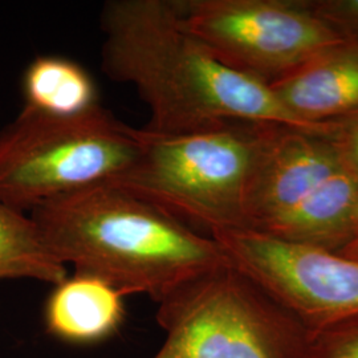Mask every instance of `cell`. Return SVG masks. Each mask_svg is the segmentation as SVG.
Returning a JSON list of instances; mask_svg holds the SVG:
<instances>
[{
  "instance_id": "7c38bea8",
  "label": "cell",
  "mask_w": 358,
  "mask_h": 358,
  "mask_svg": "<svg viewBox=\"0 0 358 358\" xmlns=\"http://www.w3.org/2000/svg\"><path fill=\"white\" fill-rule=\"evenodd\" d=\"M24 108L52 117H73L97 108L94 81L85 68L63 56H38L23 77Z\"/></svg>"
},
{
  "instance_id": "9c48e42d",
  "label": "cell",
  "mask_w": 358,
  "mask_h": 358,
  "mask_svg": "<svg viewBox=\"0 0 358 358\" xmlns=\"http://www.w3.org/2000/svg\"><path fill=\"white\" fill-rule=\"evenodd\" d=\"M300 121L321 127L358 112V50L343 43L269 84Z\"/></svg>"
},
{
  "instance_id": "ba28073f",
  "label": "cell",
  "mask_w": 358,
  "mask_h": 358,
  "mask_svg": "<svg viewBox=\"0 0 358 358\" xmlns=\"http://www.w3.org/2000/svg\"><path fill=\"white\" fill-rule=\"evenodd\" d=\"M343 169L327 137L263 124L247 199L250 229L285 214Z\"/></svg>"
},
{
  "instance_id": "7a4b0ae2",
  "label": "cell",
  "mask_w": 358,
  "mask_h": 358,
  "mask_svg": "<svg viewBox=\"0 0 358 358\" xmlns=\"http://www.w3.org/2000/svg\"><path fill=\"white\" fill-rule=\"evenodd\" d=\"M29 215L63 264L125 296L148 294L159 303L182 284L230 263L211 236L109 183L53 198Z\"/></svg>"
},
{
  "instance_id": "8fae6325",
  "label": "cell",
  "mask_w": 358,
  "mask_h": 358,
  "mask_svg": "<svg viewBox=\"0 0 358 358\" xmlns=\"http://www.w3.org/2000/svg\"><path fill=\"white\" fill-rule=\"evenodd\" d=\"M357 201L358 179L343 169L299 205L257 231L287 243L341 252L352 241Z\"/></svg>"
},
{
  "instance_id": "2e32d148",
  "label": "cell",
  "mask_w": 358,
  "mask_h": 358,
  "mask_svg": "<svg viewBox=\"0 0 358 358\" xmlns=\"http://www.w3.org/2000/svg\"><path fill=\"white\" fill-rule=\"evenodd\" d=\"M332 142L346 171L358 179V112L333 121Z\"/></svg>"
},
{
  "instance_id": "3957f363",
  "label": "cell",
  "mask_w": 358,
  "mask_h": 358,
  "mask_svg": "<svg viewBox=\"0 0 358 358\" xmlns=\"http://www.w3.org/2000/svg\"><path fill=\"white\" fill-rule=\"evenodd\" d=\"M263 124L230 121L179 134L141 129V152L109 185L210 236L250 229L247 199Z\"/></svg>"
},
{
  "instance_id": "8992f818",
  "label": "cell",
  "mask_w": 358,
  "mask_h": 358,
  "mask_svg": "<svg viewBox=\"0 0 358 358\" xmlns=\"http://www.w3.org/2000/svg\"><path fill=\"white\" fill-rule=\"evenodd\" d=\"M183 26L231 68L271 84L345 43L310 0H176Z\"/></svg>"
},
{
  "instance_id": "6da1fadb",
  "label": "cell",
  "mask_w": 358,
  "mask_h": 358,
  "mask_svg": "<svg viewBox=\"0 0 358 358\" xmlns=\"http://www.w3.org/2000/svg\"><path fill=\"white\" fill-rule=\"evenodd\" d=\"M103 66L148 105L146 130L179 134L230 121L272 124L328 137L296 118L271 85L236 71L183 26L176 0H112L103 6Z\"/></svg>"
},
{
  "instance_id": "e0dca14e",
  "label": "cell",
  "mask_w": 358,
  "mask_h": 358,
  "mask_svg": "<svg viewBox=\"0 0 358 358\" xmlns=\"http://www.w3.org/2000/svg\"><path fill=\"white\" fill-rule=\"evenodd\" d=\"M355 244H358V201L355 207V211H353V217H352V241L346 247L355 245Z\"/></svg>"
},
{
  "instance_id": "52a82bcc",
  "label": "cell",
  "mask_w": 358,
  "mask_h": 358,
  "mask_svg": "<svg viewBox=\"0 0 358 358\" xmlns=\"http://www.w3.org/2000/svg\"><path fill=\"white\" fill-rule=\"evenodd\" d=\"M231 264L306 324L309 331L358 316V260L287 243L252 229L211 235Z\"/></svg>"
},
{
  "instance_id": "4fadbf2b",
  "label": "cell",
  "mask_w": 358,
  "mask_h": 358,
  "mask_svg": "<svg viewBox=\"0 0 358 358\" xmlns=\"http://www.w3.org/2000/svg\"><path fill=\"white\" fill-rule=\"evenodd\" d=\"M66 267L45 242L31 215L0 203V280L34 279L63 282Z\"/></svg>"
},
{
  "instance_id": "9a60e30c",
  "label": "cell",
  "mask_w": 358,
  "mask_h": 358,
  "mask_svg": "<svg viewBox=\"0 0 358 358\" xmlns=\"http://www.w3.org/2000/svg\"><path fill=\"white\" fill-rule=\"evenodd\" d=\"M315 13L358 50V0H310Z\"/></svg>"
},
{
  "instance_id": "277c9868",
  "label": "cell",
  "mask_w": 358,
  "mask_h": 358,
  "mask_svg": "<svg viewBox=\"0 0 358 358\" xmlns=\"http://www.w3.org/2000/svg\"><path fill=\"white\" fill-rule=\"evenodd\" d=\"M141 129L101 105L52 117L23 108L0 131V203L31 211L53 198L112 183L141 152Z\"/></svg>"
},
{
  "instance_id": "30bf717a",
  "label": "cell",
  "mask_w": 358,
  "mask_h": 358,
  "mask_svg": "<svg viewBox=\"0 0 358 358\" xmlns=\"http://www.w3.org/2000/svg\"><path fill=\"white\" fill-rule=\"evenodd\" d=\"M125 294L103 279L75 272L55 285L44 308L47 332L75 345L97 344L125 320Z\"/></svg>"
},
{
  "instance_id": "5bb4252c",
  "label": "cell",
  "mask_w": 358,
  "mask_h": 358,
  "mask_svg": "<svg viewBox=\"0 0 358 358\" xmlns=\"http://www.w3.org/2000/svg\"><path fill=\"white\" fill-rule=\"evenodd\" d=\"M304 358H358V316L310 331Z\"/></svg>"
},
{
  "instance_id": "5b68a950",
  "label": "cell",
  "mask_w": 358,
  "mask_h": 358,
  "mask_svg": "<svg viewBox=\"0 0 358 358\" xmlns=\"http://www.w3.org/2000/svg\"><path fill=\"white\" fill-rule=\"evenodd\" d=\"M157 321L166 338L153 358H304L310 333L231 263L167 294Z\"/></svg>"
},
{
  "instance_id": "ac0fdd59",
  "label": "cell",
  "mask_w": 358,
  "mask_h": 358,
  "mask_svg": "<svg viewBox=\"0 0 358 358\" xmlns=\"http://www.w3.org/2000/svg\"><path fill=\"white\" fill-rule=\"evenodd\" d=\"M338 254L346 256V257H352V259L358 260V244L349 245V247H346V248H344V250H343L341 252H338Z\"/></svg>"
}]
</instances>
